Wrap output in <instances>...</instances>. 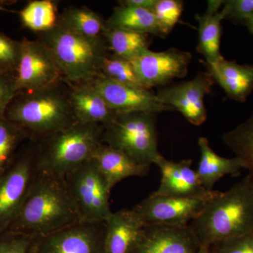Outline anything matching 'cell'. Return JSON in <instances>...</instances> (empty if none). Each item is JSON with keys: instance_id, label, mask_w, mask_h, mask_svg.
<instances>
[{"instance_id": "30", "label": "cell", "mask_w": 253, "mask_h": 253, "mask_svg": "<svg viewBox=\"0 0 253 253\" xmlns=\"http://www.w3.org/2000/svg\"><path fill=\"white\" fill-rule=\"evenodd\" d=\"M183 11V1L158 0L153 13L163 37L167 36L179 21Z\"/></svg>"}, {"instance_id": "28", "label": "cell", "mask_w": 253, "mask_h": 253, "mask_svg": "<svg viewBox=\"0 0 253 253\" xmlns=\"http://www.w3.org/2000/svg\"><path fill=\"white\" fill-rule=\"evenodd\" d=\"M100 73L101 76L110 81L126 85L143 87L138 80L131 61L111 53H108L103 58L100 66Z\"/></svg>"}, {"instance_id": "34", "label": "cell", "mask_w": 253, "mask_h": 253, "mask_svg": "<svg viewBox=\"0 0 253 253\" xmlns=\"http://www.w3.org/2000/svg\"><path fill=\"white\" fill-rule=\"evenodd\" d=\"M224 19L235 24H244L253 14V0H228L224 1L221 9Z\"/></svg>"}, {"instance_id": "37", "label": "cell", "mask_w": 253, "mask_h": 253, "mask_svg": "<svg viewBox=\"0 0 253 253\" xmlns=\"http://www.w3.org/2000/svg\"><path fill=\"white\" fill-rule=\"evenodd\" d=\"M244 24L253 36V14L245 21Z\"/></svg>"}, {"instance_id": "16", "label": "cell", "mask_w": 253, "mask_h": 253, "mask_svg": "<svg viewBox=\"0 0 253 253\" xmlns=\"http://www.w3.org/2000/svg\"><path fill=\"white\" fill-rule=\"evenodd\" d=\"M154 164L161 173V184L157 191L153 193L156 196L199 197L208 196L214 191H208L201 184L196 171L191 168V160L176 162L161 155Z\"/></svg>"}, {"instance_id": "6", "label": "cell", "mask_w": 253, "mask_h": 253, "mask_svg": "<svg viewBox=\"0 0 253 253\" xmlns=\"http://www.w3.org/2000/svg\"><path fill=\"white\" fill-rule=\"evenodd\" d=\"M156 116L149 112L117 113L111 122L103 126V143L150 168L161 156Z\"/></svg>"}, {"instance_id": "39", "label": "cell", "mask_w": 253, "mask_h": 253, "mask_svg": "<svg viewBox=\"0 0 253 253\" xmlns=\"http://www.w3.org/2000/svg\"><path fill=\"white\" fill-rule=\"evenodd\" d=\"M33 253V251H32V253Z\"/></svg>"}, {"instance_id": "5", "label": "cell", "mask_w": 253, "mask_h": 253, "mask_svg": "<svg viewBox=\"0 0 253 253\" xmlns=\"http://www.w3.org/2000/svg\"><path fill=\"white\" fill-rule=\"evenodd\" d=\"M52 53L65 81L89 83L101 76L100 66L109 53L104 40H91L58 23L51 31L38 35Z\"/></svg>"}, {"instance_id": "27", "label": "cell", "mask_w": 253, "mask_h": 253, "mask_svg": "<svg viewBox=\"0 0 253 253\" xmlns=\"http://www.w3.org/2000/svg\"><path fill=\"white\" fill-rule=\"evenodd\" d=\"M222 140L249 170L253 180V112L246 121L226 132Z\"/></svg>"}, {"instance_id": "26", "label": "cell", "mask_w": 253, "mask_h": 253, "mask_svg": "<svg viewBox=\"0 0 253 253\" xmlns=\"http://www.w3.org/2000/svg\"><path fill=\"white\" fill-rule=\"evenodd\" d=\"M57 2L52 0H33L20 11L25 27L39 35L51 31L59 23Z\"/></svg>"}, {"instance_id": "36", "label": "cell", "mask_w": 253, "mask_h": 253, "mask_svg": "<svg viewBox=\"0 0 253 253\" xmlns=\"http://www.w3.org/2000/svg\"><path fill=\"white\" fill-rule=\"evenodd\" d=\"M157 1L158 0H124L120 1L119 4L141 8L152 11Z\"/></svg>"}, {"instance_id": "38", "label": "cell", "mask_w": 253, "mask_h": 253, "mask_svg": "<svg viewBox=\"0 0 253 253\" xmlns=\"http://www.w3.org/2000/svg\"><path fill=\"white\" fill-rule=\"evenodd\" d=\"M197 253H212V252H211L210 247H208V246H201Z\"/></svg>"}, {"instance_id": "35", "label": "cell", "mask_w": 253, "mask_h": 253, "mask_svg": "<svg viewBox=\"0 0 253 253\" xmlns=\"http://www.w3.org/2000/svg\"><path fill=\"white\" fill-rule=\"evenodd\" d=\"M16 94L15 75L0 73V118L4 117L8 106Z\"/></svg>"}, {"instance_id": "19", "label": "cell", "mask_w": 253, "mask_h": 253, "mask_svg": "<svg viewBox=\"0 0 253 253\" xmlns=\"http://www.w3.org/2000/svg\"><path fill=\"white\" fill-rule=\"evenodd\" d=\"M91 160L111 190L123 179L145 176L149 170V168L104 143L96 150Z\"/></svg>"}, {"instance_id": "15", "label": "cell", "mask_w": 253, "mask_h": 253, "mask_svg": "<svg viewBox=\"0 0 253 253\" xmlns=\"http://www.w3.org/2000/svg\"><path fill=\"white\" fill-rule=\"evenodd\" d=\"M201 246L189 226H144L131 253H197Z\"/></svg>"}, {"instance_id": "17", "label": "cell", "mask_w": 253, "mask_h": 253, "mask_svg": "<svg viewBox=\"0 0 253 253\" xmlns=\"http://www.w3.org/2000/svg\"><path fill=\"white\" fill-rule=\"evenodd\" d=\"M144 227L132 209L111 213L105 221L104 253H132Z\"/></svg>"}, {"instance_id": "21", "label": "cell", "mask_w": 253, "mask_h": 253, "mask_svg": "<svg viewBox=\"0 0 253 253\" xmlns=\"http://www.w3.org/2000/svg\"><path fill=\"white\" fill-rule=\"evenodd\" d=\"M224 1H208L203 15H197L199 21V44L197 51L206 58L207 64H212L223 57L220 52L221 23L224 16L219 9Z\"/></svg>"}, {"instance_id": "33", "label": "cell", "mask_w": 253, "mask_h": 253, "mask_svg": "<svg viewBox=\"0 0 253 253\" xmlns=\"http://www.w3.org/2000/svg\"><path fill=\"white\" fill-rule=\"evenodd\" d=\"M212 253H253V231L209 246Z\"/></svg>"}, {"instance_id": "32", "label": "cell", "mask_w": 253, "mask_h": 253, "mask_svg": "<svg viewBox=\"0 0 253 253\" xmlns=\"http://www.w3.org/2000/svg\"><path fill=\"white\" fill-rule=\"evenodd\" d=\"M36 238L10 231L0 233V253H31Z\"/></svg>"}, {"instance_id": "8", "label": "cell", "mask_w": 253, "mask_h": 253, "mask_svg": "<svg viewBox=\"0 0 253 253\" xmlns=\"http://www.w3.org/2000/svg\"><path fill=\"white\" fill-rule=\"evenodd\" d=\"M82 221L105 222L111 215V190L92 160L64 176Z\"/></svg>"}, {"instance_id": "29", "label": "cell", "mask_w": 253, "mask_h": 253, "mask_svg": "<svg viewBox=\"0 0 253 253\" xmlns=\"http://www.w3.org/2000/svg\"><path fill=\"white\" fill-rule=\"evenodd\" d=\"M26 140L17 126L5 117L0 118V174L13 162L20 146Z\"/></svg>"}, {"instance_id": "9", "label": "cell", "mask_w": 253, "mask_h": 253, "mask_svg": "<svg viewBox=\"0 0 253 253\" xmlns=\"http://www.w3.org/2000/svg\"><path fill=\"white\" fill-rule=\"evenodd\" d=\"M52 53L40 40L21 41V54L16 75V91L38 90L63 81Z\"/></svg>"}, {"instance_id": "11", "label": "cell", "mask_w": 253, "mask_h": 253, "mask_svg": "<svg viewBox=\"0 0 253 253\" xmlns=\"http://www.w3.org/2000/svg\"><path fill=\"white\" fill-rule=\"evenodd\" d=\"M105 222L80 221L36 238L34 253H104Z\"/></svg>"}, {"instance_id": "12", "label": "cell", "mask_w": 253, "mask_h": 253, "mask_svg": "<svg viewBox=\"0 0 253 253\" xmlns=\"http://www.w3.org/2000/svg\"><path fill=\"white\" fill-rule=\"evenodd\" d=\"M191 59L189 52L172 48L163 51L149 49L131 61L141 86L150 89L185 77Z\"/></svg>"}, {"instance_id": "18", "label": "cell", "mask_w": 253, "mask_h": 253, "mask_svg": "<svg viewBox=\"0 0 253 253\" xmlns=\"http://www.w3.org/2000/svg\"><path fill=\"white\" fill-rule=\"evenodd\" d=\"M68 86L70 101L78 122L103 126L117 114L89 82L68 83Z\"/></svg>"}, {"instance_id": "20", "label": "cell", "mask_w": 253, "mask_h": 253, "mask_svg": "<svg viewBox=\"0 0 253 253\" xmlns=\"http://www.w3.org/2000/svg\"><path fill=\"white\" fill-rule=\"evenodd\" d=\"M207 66L208 71L228 97L239 102L246 101L253 91V65L239 64L222 57Z\"/></svg>"}, {"instance_id": "25", "label": "cell", "mask_w": 253, "mask_h": 253, "mask_svg": "<svg viewBox=\"0 0 253 253\" xmlns=\"http://www.w3.org/2000/svg\"><path fill=\"white\" fill-rule=\"evenodd\" d=\"M150 36L140 32L108 28L104 38L113 54L132 61L149 50Z\"/></svg>"}, {"instance_id": "13", "label": "cell", "mask_w": 253, "mask_h": 253, "mask_svg": "<svg viewBox=\"0 0 253 253\" xmlns=\"http://www.w3.org/2000/svg\"><path fill=\"white\" fill-rule=\"evenodd\" d=\"M214 83L209 71L201 72L191 81L161 88L156 95L163 104L177 110L190 123L199 126L207 118L205 96Z\"/></svg>"}, {"instance_id": "2", "label": "cell", "mask_w": 253, "mask_h": 253, "mask_svg": "<svg viewBox=\"0 0 253 253\" xmlns=\"http://www.w3.org/2000/svg\"><path fill=\"white\" fill-rule=\"evenodd\" d=\"M4 117L34 144L78 122L65 80L38 90L17 93Z\"/></svg>"}, {"instance_id": "14", "label": "cell", "mask_w": 253, "mask_h": 253, "mask_svg": "<svg viewBox=\"0 0 253 253\" xmlns=\"http://www.w3.org/2000/svg\"><path fill=\"white\" fill-rule=\"evenodd\" d=\"M89 83L117 113H158L174 110L161 102L156 94L146 88L121 84L102 76L94 78Z\"/></svg>"}, {"instance_id": "24", "label": "cell", "mask_w": 253, "mask_h": 253, "mask_svg": "<svg viewBox=\"0 0 253 253\" xmlns=\"http://www.w3.org/2000/svg\"><path fill=\"white\" fill-rule=\"evenodd\" d=\"M59 21L78 34L91 40H104L106 21L86 6H70L60 14Z\"/></svg>"}, {"instance_id": "4", "label": "cell", "mask_w": 253, "mask_h": 253, "mask_svg": "<svg viewBox=\"0 0 253 253\" xmlns=\"http://www.w3.org/2000/svg\"><path fill=\"white\" fill-rule=\"evenodd\" d=\"M102 144V126L73 123L35 144L38 170L67 175L91 160Z\"/></svg>"}, {"instance_id": "23", "label": "cell", "mask_w": 253, "mask_h": 253, "mask_svg": "<svg viewBox=\"0 0 253 253\" xmlns=\"http://www.w3.org/2000/svg\"><path fill=\"white\" fill-rule=\"evenodd\" d=\"M106 21L109 28L129 30L164 38L154 13L150 10L120 4Z\"/></svg>"}, {"instance_id": "3", "label": "cell", "mask_w": 253, "mask_h": 253, "mask_svg": "<svg viewBox=\"0 0 253 253\" xmlns=\"http://www.w3.org/2000/svg\"><path fill=\"white\" fill-rule=\"evenodd\" d=\"M189 227L201 246L253 231V180L248 174L231 189L216 191Z\"/></svg>"}, {"instance_id": "10", "label": "cell", "mask_w": 253, "mask_h": 253, "mask_svg": "<svg viewBox=\"0 0 253 253\" xmlns=\"http://www.w3.org/2000/svg\"><path fill=\"white\" fill-rule=\"evenodd\" d=\"M199 197H172L154 194L143 200L132 211L144 226H185L201 214L208 200L215 194Z\"/></svg>"}, {"instance_id": "31", "label": "cell", "mask_w": 253, "mask_h": 253, "mask_svg": "<svg viewBox=\"0 0 253 253\" xmlns=\"http://www.w3.org/2000/svg\"><path fill=\"white\" fill-rule=\"evenodd\" d=\"M21 54V41L0 31V73L16 75Z\"/></svg>"}, {"instance_id": "22", "label": "cell", "mask_w": 253, "mask_h": 253, "mask_svg": "<svg viewBox=\"0 0 253 253\" xmlns=\"http://www.w3.org/2000/svg\"><path fill=\"white\" fill-rule=\"evenodd\" d=\"M201 159L196 170L203 186L212 191L217 181L226 175L237 176L244 169V165L238 158H226L216 154L206 137L199 139Z\"/></svg>"}, {"instance_id": "7", "label": "cell", "mask_w": 253, "mask_h": 253, "mask_svg": "<svg viewBox=\"0 0 253 253\" xmlns=\"http://www.w3.org/2000/svg\"><path fill=\"white\" fill-rule=\"evenodd\" d=\"M38 172L36 144L30 142L0 174V233L7 231L17 216Z\"/></svg>"}, {"instance_id": "1", "label": "cell", "mask_w": 253, "mask_h": 253, "mask_svg": "<svg viewBox=\"0 0 253 253\" xmlns=\"http://www.w3.org/2000/svg\"><path fill=\"white\" fill-rule=\"evenodd\" d=\"M81 221L64 176L38 170L8 231L40 238Z\"/></svg>"}]
</instances>
